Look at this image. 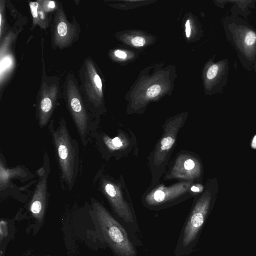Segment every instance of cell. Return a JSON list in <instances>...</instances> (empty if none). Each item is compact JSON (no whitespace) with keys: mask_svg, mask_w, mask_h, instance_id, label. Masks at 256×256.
I'll use <instances>...</instances> for the list:
<instances>
[{"mask_svg":"<svg viewBox=\"0 0 256 256\" xmlns=\"http://www.w3.org/2000/svg\"><path fill=\"white\" fill-rule=\"evenodd\" d=\"M62 176L70 190L78 172L79 151L77 141L70 136L64 118L54 129V120L49 124Z\"/></svg>","mask_w":256,"mask_h":256,"instance_id":"6da1fadb","label":"cell"},{"mask_svg":"<svg viewBox=\"0 0 256 256\" xmlns=\"http://www.w3.org/2000/svg\"><path fill=\"white\" fill-rule=\"evenodd\" d=\"M94 209L104 240L118 256H136V252L126 229L100 204Z\"/></svg>","mask_w":256,"mask_h":256,"instance_id":"7a4b0ae2","label":"cell"},{"mask_svg":"<svg viewBox=\"0 0 256 256\" xmlns=\"http://www.w3.org/2000/svg\"><path fill=\"white\" fill-rule=\"evenodd\" d=\"M183 124L182 118H177L163 125L162 136L148 157L152 175L150 188L158 185L161 176L165 172L166 166L174 150L178 133Z\"/></svg>","mask_w":256,"mask_h":256,"instance_id":"3957f363","label":"cell"},{"mask_svg":"<svg viewBox=\"0 0 256 256\" xmlns=\"http://www.w3.org/2000/svg\"><path fill=\"white\" fill-rule=\"evenodd\" d=\"M209 200L202 197L194 204L182 228L174 254L184 256L192 252L208 211Z\"/></svg>","mask_w":256,"mask_h":256,"instance_id":"277c9868","label":"cell"},{"mask_svg":"<svg viewBox=\"0 0 256 256\" xmlns=\"http://www.w3.org/2000/svg\"><path fill=\"white\" fill-rule=\"evenodd\" d=\"M192 185L191 181H182L170 186L156 185L144 194L142 202L150 210L166 208L192 197L194 194L190 190Z\"/></svg>","mask_w":256,"mask_h":256,"instance_id":"5b68a950","label":"cell"},{"mask_svg":"<svg viewBox=\"0 0 256 256\" xmlns=\"http://www.w3.org/2000/svg\"><path fill=\"white\" fill-rule=\"evenodd\" d=\"M100 186L116 214L124 224L128 226L135 224L136 218L134 208L130 198L126 196L127 190L122 180L103 176L100 178Z\"/></svg>","mask_w":256,"mask_h":256,"instance_id":"8992f818","label":"cell"},{"mask_svg":"<svg viewBox=\"0 0 256 256\" xmlns=\"http://www.w3.org/2000/svg\"><path fill=\"white\" fill-rule=\"evenodd\" d=\"M67 104L81 138L82 144H87L88 134V118L79 91L73 81L68 82L66 88Z\"/></svg>","mask_w":256,"mask_h":256,"instance_id":"52a82bcc","label":"cell"},{"mask_svg":"<svg viewBox=\"0 0 256 256\" xmlns=\"http://www.w3.org/2000/svg\"><path fill=\"white\" fill-rule=\"evenodd\" d=\"M46 166L41 168L38 170L39 179L32 198L30 206L32 216L39 222L43 219L46 204L48 196V178L50 172L48 158L44 155Z\"/></svg>","mask_w":256,"mask_h":256,"instance_id":"ba28073f","label":"cell"},{"mask_svg":"<svg viewBox=\"0 0 256 256\" xmlns=\"http://www.w3.org/2000/svg\"><path fill=\"white\" fill-rule=\"evenodd\" d=\"M98 146L104 154L110 156H114L120 158L129 152L130 146H134V140H130L128 134L121 130H119L117 136L110 138L106 134H100L98 140Z\"/></svg>","mask_w":256,"mask_h":256,"instance_id":"9c48e42d","label":"cell"},{"mask_svg":"<svg viewBox=\"0 0 256 256\" xmlns=\"http://www.w3.org/2000/svg\"><path fill=\"white\" fill-rule=\"evenodd\" d=\"M78 28L76 24L68 22L64 12L58 9L56 16L53 40L60 48L68 46L76 38Z\"/></svg>","mask_w":256,"mask_h":256,"instance_id":"30bf717a","label":"cell"},{"mask_svg":"<svg viewBox=\"0 0 256 256\" xmlns=\"http://www.w3.org/2000/svg\"><path fill=\"white\" fill-rule=\"evenodd\" d=\"M84 80V88L88 100L94 105L98 104L102 96V82L90 60L86 62Z\"/></svg>","mask_w":256,"mask_h":256,"instance_id":"8fae6325","label":"cell"},{"mask_svg":"<svg viewBox=\"0 0 256 256\" xmlns=\"http://www.w3.org/2000/svg\"><path fill=\"white\" fill-rule=\"evenodd\" d=\"M58 94L55 84H43L40 91L38 104V124L44 127L48 122L54 110Z\"/></svg>","mask_w":256,"mask_h":256,"instance_id":"7c38bea8","label":"cell"},{"mask_svg":"<svg viewBox=\"0 0 256 256\" xmlns=\"http://www.w3.org/2000/svg\"><path fill=\"white\" fill-rule=\"evenodd\" d=\"M196 163L191 154H180L176 159L170 171L167 174L168 179L179 178L191 181L196 172Z\"/></svg>","mask_w":256,"mask_h":256,"instance_id":"4fadbf2b","label":"cell"},{"mask_svg":"<svg viewBox=\"0 0 256 256\" xmlns=\"http://www.w3.org/2000/svg\"><path fill=\"white\" fill-rule=\"evenodd\" d=\"M31 13L34 24H39L42 28H45L48 26L45 12L43 10L40 4L38 2L30 3Z\"/></svg>","mask_w":256,"mask_h":256,"instance_id":"5bb4252c","label":"cell"},{"mask_svg":"<svg viewBox=\"0 0 256 256\" xmlns=\"http://www.w3.org/2000/svg\"><path fill=\"white\" fill-rule=\"evenodd\" d=\"M242 40L245 48H251L256 42V34L252 30H248L245 32Z\"/></svg>","mask_w":256,"mask_h":256,"instance_id":"9a60e30c","label":"cell"},{"mask_svg":"<svg viewBox=\"0 0 256 256\" xmlns=\"http://www.w3.org/2000/svg\"><path fill=\"white\" fill-rule=\"evenodd\" d=\"M161 90V88L158 84H154L148 88L146 94L148 98H152L157 96Z\"/></svg>","mask_w":256,"mask_h":256,"instance_id":"2e32d148","label":"cell"},{"mask_svg":"<svg viewBox=\"0 0 256 256\" xmlns=\"http://www.w3.org/2000/svg\"><path fill=\"white\" fill-rule=\"evenodd\" d=\"M219 71V66L216 64H212L208 69L206 72V78L209 80L215 78Z\"/></svg>","mask_w":256,"mask_h":256,"instance_id":"e0dca14e","label":"cell"},{"mask_svg":"<svg viewBox=\"0 0 256 256\" xmlns=\"http://www.w3.org/2000/svg\"><path fill=\"white\" fill-rule=\"evenodd\" d=\"M42 3H40L42 8L45 12L52 10L56 8V2L52 0L42 1Z\"/></svg>","mask_w":256,"mask_h":256,"instance_id":"ac0fdd59","label":"cell"},{"mask_svg":"<svg viewBox=\"0 0 256 256\" xmlns=\"http://www.w3.org/2000/svg\"><path fill=\"white\" fill-rule=\"evenodd\" d=\"M7 222L3 220L0 222V241L8 236Z\"/></svg>","mask_w":256,"mask_h":256,"instance_id":"d6986e66","label":"cell"},{"mask_svg":"<svg viewBox=\"0 0 256 256\" xmlns=\"http://www.w3.org/2000/svg\"><path fill=\"white\" fill-rule=\"evenodd\" d=\"M131 42L134 46L140 47L143 46L145 44L146 40L144 38L136 36L132 39Z\"/></svg>","mask_w":256,"mask_h":256,"instance_id":"ffe728a7","label":"cell"},{"mask_svg":"<svg viewBox=\"0 0 256 256\" xmlns=\"http://www.w3.org/2000/svg\"><path fill=\"white\" fill-rule=\"evenodd\" d=\"M114 54L116 56L122 59H125L127 57L126 54L124 51L117 50L114 52Z\"/></svg>","mask_w":256,"mask_h":256,"instance_id":"44dd1931","label":"cell"},{"mask_svg":"<svg viewBox=\"0 0 256 256\" xmlns=\"http://www.w3.org/2000/svg\"><path fill=\"white\" fill-rule=\"evenodd\" d=\"M190 22L189 20H188L186 23V34L187 38L190 36Z\"/></svg>","mask_w":256,"mask_h":256,"instance_id":"7402d4cb","label":"cell"},{"mask_svg":"<svg viewBox=\"0 0 256 256\" xmlns=\"http://www.w3.org/2000/svg\"><path fill=\"white\" fill-rule=\"evenodd\" d=\"M190 190L195 194L198 192L200 191V188L198 185L193 184L190 188Z\"/></svg>","mask_w":256,"mask_h":256,"instance_id":"603a6c76","label":"cell"},{"mask_svg":"<svg viewBox=\"0 0 256 256\" xmlns=\"http://www.w3.org/2000/svg\"><path fill=\"white\" fill-rule=\"evenodd\" d=\"M252 146L254 148H256V136L254 138L252 144Z\"/></svg>","mask_w":256,"mask_h":256,"instance_id":"cb8c5ba5","label":"cell"}]
</instances>
